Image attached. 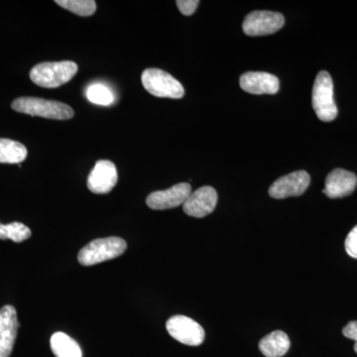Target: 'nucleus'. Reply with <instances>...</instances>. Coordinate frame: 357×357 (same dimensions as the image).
Wrapping results in <instances>:
<instances>
[{"label":"nucleus","mask_w":357,"mask_h":357,"mask_svg":"<svg viewBox=\"0 0 357 357\" xmlns=\"http://www.w3.org/2000/svg\"><path fill=\"white\" fill-rule=\"evenodd\" d=\"M56 3L79 16H91L96 11V2L93 0H56Z\"/></svg>","instance_id":"obj_19"},{"label":"nucleus","mask_w":357,"mask_h":357,"mask_svg":"<svg viewBox=\"0 0 357 357\" xmlns=\"http://www.w3.org/2000/svg\"><path fill=\"white\" fill-rule=\"evenodd\" d=\"M191 194V185L188 183H180L165 191L151 192L147 197L146 204L152 210H170V208H177L181 204H184Z\"/></svg>","instance_id":"obj_9"},{"label":"nucleus","mask_w":357,"mask_h":357,"mask_svg":"<svg viewBox=\"0 0 357 357\" xmlns=\"http://www.w3.org/2000/svg\"><path fill=\"white\" fill-rule=\"evenodd\" d=\"M166 328L169 335L181 344L198 347L203 344L206 333L203 326L188 317L177 314L167 321Z\"/></svg>","instance_id":"obj_6"},{"label":"nucleus","mask_w":357,"mask_h":357,"mask_svg":"<svg viewBox=\"0 0 357 357\" xmlns=\"http://www.w3.org/2000/svg\"><path fill=\"white\" fill-rule=\"evenodd\" d=\"M342 335L349 340H354V351L357 354V321H349L347 326L342 328Z\"/></svg>","instance_id":"obj_23"},{"label":"nucleus","mask_w":357,"mask_h":357,"mask_svg":"<svg viewBox=\"0 0 357 357\" xmlns=\"http://www.w3.org/2000/svg\"><path fill=\"white\" fill-rule=\"evenodd\" d=\"M312 109L319 121L331 122L337 116V107L333 98L332 77L326 70H321L316 77L312 96Z\"/></svg>","instance_id":"obj_4"},{"label":"nucleus","mask_w":357,"mask_h":357,"mask_svg":"<svg viewBox=\"0 0 357 357\" xmlns=\"http://www.w3.org/2000/svg\"><path fill=\"white\" fill-rule=\"evenodd\" d=\"M20 323L15 307L6 305L0 310V357L13 354Z\"/></svg>","instance_id":"obj_12"},{"label":"nucleus","mask_w":357,"mask_h":357,"mask_svg":"<svg viewBox=\"0 0 357 357\" xmlns=\"http://www.w3.org/2000/svg\"><path fill=\"white\" fill-rule=\"evenodd\" d=\"M11 107L21 114L56 121H67L73 119L75 115L74 109L66 103L29 96L16 98Z\"/></svg>","instance_id":"obj_1"},{"label":"nucleus","mask_w":357,"mask_h":357,"mask_svg":"<svg viewBox=\"0 0 357 357\" xmlns=\"http://www.w3.org/2000/svg\"><path fill=\"white\" fill-rule=\"evenodd\" d=\"M311 177L306 171H296L283 176L270 185L269 195L274 199L302 196L309 188Z\"/></svg>","instance_id":"obj_8"},{"label":"nucleus","mask_w":357,"mask_h":357,"mask_svg":"<svg viewBox=\"0 0 357 357\" xmlns=\"http://www.w3.org/2000/svg\"><path fill=\"white\" fill-rule=\"evenodd\" d=\"M51 349L56 357H82L81 347L76 340L64 333H56L51 337Z\"/></svg>","instance_id":"obj_16"},{"label":"nucleus","mask_w":357,"mask_h":357,"mask_svg":"<svg viewBox=\"0 0 357 357\" xmlns=\"http://www.w3.org/2000/svg\"><path fill=\"white\" fill-rule=\"evenodd\" d=\"M31 237V230L21 222H11L8 225L0 223V239H10L14 243H20Z\"/></svg>","instance_id":"obj_18"},{"label":"nucleus","mask_w":357,"mask_h":357,"mask_svg":"<svg viewBox=\"0 0 357 357\" xmlns=\"http://www.w3.org/2000/svg\"><path fill=\"white\" fill-rule=\"evenodd\" d=\"M119 181V173L114 163L109 160L96 162L88 178V188L93 194H109Z\"/></svg>","instance_id":"obj_10"},{"label":"nucleus","mask_w":357,"mask_h":357,"mask_svg":"<svg viewBox=\"0 0 357 357\" xmlns=\"http://www.w3.org/2000/svg\"><path fill=\"white\" fill-rule=\"evenodd\" d=\"M217 204V191L210 185H204L190 195L183 204V211L190 217L202 218L213 213Z\"/></svg>","instance_id":"obj_11"},{"label":"nucleus","mask_w":357,"mask_h":357,"mask_svg":"<svg viewBox=\"0 0 357 357\" xmlns=\"http://www.w3.org/2000/svg\"><path fill=\"white\" fill-rule=\"evenodd\" d=\"M344 246L347 255L357 259V225L349 232L345 239Z\"/></svg>","instance_id":"obj_21"},{"label":"nucleus","mask_w":357,"mask_h":357,"mask_svg":"<svg viewBox=\"0 0 357 357\" xmlns=\"http://www.w3.org/2000/svg\"><path fill=\"white\" fill-rule=\"evenodd\" d=\"M128 243L121 237L110 236L98 238L86 244L79 251L77 260L83 266H91L114 259L126 252Z\"/></svg>","instance_id":"obj_3"},{"label":"nucleus","mask_w":357,"mask_h":357,"mask_svg":"<svg viewBox=\"0 0 357 357\" xmlns=\"http://www.w3.org/2000/svg\"><path fill=\"white\" fill-rule=\"evenodd\" d=\"M285 24V18L279 13L253 11L246 16L243 29L248 36H265L279 31Z\"/></svg>","instance_id":"obj_7"},{"label":"nucleus","mask_w":357,"mask_h":357,"mask_svg":"<svg viewBox=\"0 0 357 357\" xmlns=\"http://www.w3.org/2000/svg\"><path fill=\"white\" fill-rule=\"evenodd\" d=\"M86 98L89 102L98 105H110L114 102L112 91L103 84H96L86 89Z\"/></svg>","instance_id":"obj_20"},{"label":"nucleus","mask_w":357,"mask_h":357,"mask_svg":"<svg viewBox=\"0 0 357 357\" xmlns=\"http://www.w3.org/2000/svg\"><path fill=\"white\" fill-rule=\"evenodd\" d=\"M143 86L150 95L157 98H168L178 100L185 96L184 86L165 70L150 68L141 76Z\"/></svg>","instance_id":"obj_5"},{"label":"nucleus","mask_w":357,"mask_h":357,"mask_svg":"<svg viewBox=\"0 0 357 357\" xmlns=\"http://www.w3.org/2000/svg\"><path fill=\"white\" fill-rule=\"evenodd\" d=\"M24 145L17 141L0 138V163L20 164L27 158Z\"/></svg>","instance_id":"obj_17"},{"label":"nucleus","mask_w":357,"mask_h":357,"mask_svg":"<svg viewBox=\"0 0 357 357\" xmlns=\"http://www.w3.org/2000/svg\"><path fill=\"white\" fill-rule=\"evenodd\" d=\"M239 83L244 91L252 95H275L280 89L278 77L265 72L245 73Z\"/></svg>","instance_id":"obj_13"},{"label":"nucleus","mask_w":357,"mask_h":357,"mask_svg":"<svg viewBox=\"0 0 357 357\" xmlns=\"http://www.w3.org/2000/svg\"><path fill=\"white\" fill-rule=\"evenodd\" d=\"M77 70L79 67L72 61L41 63L32 68L30 79L42 88L55 89L70 82Z\"/></svg>","instance_id":"obj_2"},{"label":"nucleus","mask_w":357,"mask_h":357,"mask_svg":"<svg viewBox=\"0 0 357 357\" xmlns=\"http://www.w3.org/2000/svg\"><path fill=\"white\" fill-rule=\"evenodd\" d=\"M290 345L287 333L282 331H274L260 340L259 349L264 356L282 357L287 354Z\"/></svg>","instance_id":"obj_15"},{"label":"nucleus","mask_w":357,"mask_h":357,"mask_svg":"<svg viewBox=\"0 0 357 357\" xmlns=\"http://www.w3.org/2000/svg\"><path fill=\"white\" fill-rule=\"evenodd\" d=\"M176 4L183 15L190 16L194 14L196 9L198 8L199 1L198 0H177Z\"/></svg>","instance_id":"obj_22"},{"label":"nucleus","mask_w":357,"mask_h":357,"mask_svg":"<svg viewBox=\"0 0 357 357\" xmlns=\"http://www.w3.org/2000/svg\"><path fill=\"white\" fill-rule=\"evenodd\" d=\"M356 185V174L344 169H335L326 177L323 192L331 199L344 198L354 192Z\"/></svg>","instance_id":"obj_14"}]
</instances>
